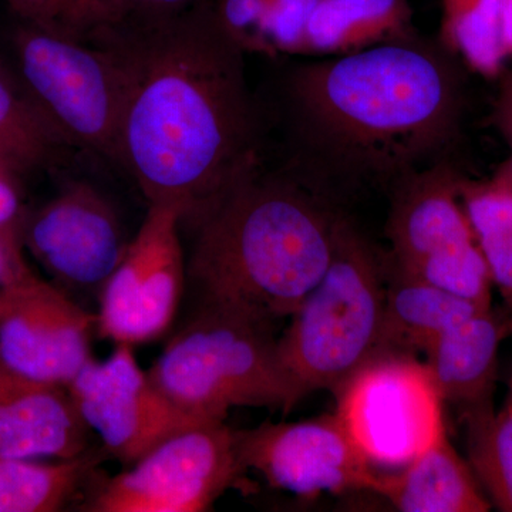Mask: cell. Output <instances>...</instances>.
I'll return each mask as SVG.
<instances>
[{"instance_id": "83f0119b", "label": "cell", "mask_w": 512, "mask_h": 512, "mask_svg": "<svg viewBox=\"0 0 512 512\" xmlns=\"http://www.w3.org/2000/svg\"><path fill=\"white\" fill-rule=\"evenodd\" d=\"M20 22L60 32L67 0H6Z\"/></svg>"}, {"instance_id": "d6986e66", "label": "cell", "mask_w": 512, "mask_h": 512, "mask_svg": "<svg viewBox=\"0 0 512 512\" xmlns=\"http://www.w3.org/2000/svg\"><path fill=\"white\" fill-rule=\"evenodd\" d=\"M376 494L403 512H487L493 505L447 436L399 474H380Z\"/></svg>"}, {"instance_id": "5bb4252c", "label": "cell", "mask_w": 512, "mask_h": 512, "mask_svg": "<svg viewBox=\"0 0 512 512\" xmlns=\"http://www.w3.org/2000/svg\"><path fill=\"white\" fill-rule=\"evenodd\" d=\"M94 332L97 313L35 272L0 288V360L20 375L67 386L92 359Z\"/></svg>"}, {"instance_id": "44dd1931", "label": "cell", "mask_w": 512, "mask_h": 512, "mask_svg": "<svg viewBox=\"0 0 512 512\" xmlns=\"http://www.w3.org/2000/svg\"><path fill=\"white\" fill-rule=\"evenodd\" d=\"M503 0H441L439 45L473 72L495 79L504 72Z\"/></svg>"}, {"instance_id": "7402d4cb", "label": "cell", "mask_w": 512, "mask_h": 512, "mask_svg": "<svg viewBox=\"0 0 512 512\" xmlns=\"http://www.w3.org/2000/svg\"><path fill=\"white\" fill-rule=\"evenodd\" d=\"M66 146L22 84L0 67V157L23 175L53 163Z\"/></svg>"}, {"instance_id": "d4e9b609", "label": "cell", "mask_w": 512, "mask_h": 512, "mask_svg": "<svg viewBox=\"0 0 512 512\" xmlns=\"http://www.w3.org/2000/svg\"><path fill=\"white\" fill-rule=\"evenodd\" d=\"M126 15L124 0H67L59 33L86 42L99 30L121 22Z\"/></svg>"}, {"instance_id": "7a4b0ae2", "label": "cell", "mask_w": 512, "mask_h": 512, "mask_svg": "<svg viewBox=\"0 0 512 512\" xmlns=\"http://www.w3.org/2000/svg\"><path fill=\"white\" fill-rule=\"evenodd\" d=\"M453 60L414 35L303 64L288 94L306 153L360 183L393 185L436 163L460 120Z\"/></svg>"}, {"instance_id": "8992f818", "label": "cell", "mask_w": 512, "mask_h": 512, "mask_svg": "<svg viewBox=\"0 0 512 512\" xmlns=\"http://www.w3.org/2000/svg\"><path fill=\"white\" fill-rule=\"evenodd\" d=\"M12 42L20 84L64 141L117 164L124 83L109 47L20 20Z\"/></svg>"}, {"instance_id": "ba28073f", "label": "cell", "mask_w": 512, "mask_h": 512, "mask_svg": "<svg viewBox=\"0 0 512 512\" xmlns=\"http://www.w3.org/2000/svg\"><path fill=\"white\" fill-rule=\"evenodd\" d=\"M245 473L235 429L207 421L164 440L123 473L97 477L77 510L208 511Z\"/></svg>"}, {"instance_id": "7c38bea8", "label": "cell", "mask_w": 512, "mask_h": 512, "mask_svg": "<svg viewBox=\"0 0 512 512\" xmlns=\"http://www.w3.org/2000/svg\"><path fill=\"white\" fill-rule=\"evenodd\" d=\"M239 460L271 487L303 498L352 491L375 493L380 484L373 464L350 439L335 414L303 421H265L235 430Z\"/></svg>"}, {"instance_id": "30bf717a", "label": "cell", "mask_w": 512, "mask_h": 512, "mask_svg": "<svg viewBox=\"0 0 512 512\" xmlns=\"http://www.w3.org/2000/svg\"><path fill=\"white\" fill-rule=\"evenodd\" d=\"M181 220L177 205H148L136 237L101 289V338L134 348L161 338L173 325L187 282Z\"/></svg>"}, {"instance_id": "d6a6232c", "label": "cell", "mask_w": 512, "mask_h": 512, "mask_svg": "<svg viewBox=\"0 0 512 512\" xmlns=\"http://www.w3.org/2000/svg\"><path fill=\"white\" fill-rule=\"evenodd\" d=\"M510 148V157H508V160L505 161L504 164H501V167L498 168L497 174H500L501 177L508 181V183L512 184V143H510Z\"/></svg>"}, {"instance_id": "9c48e42d", "label": "cell", "mask_w": 512, "mask_h": 512, "mask_svg": "<svg viewBox=\"0 0 512 512\" xmlns=\"http://www.w3.org/2000/svg\"><path fill=\"white\" fill-rule=\"evenodd\" d=\"M335 396L336 416L373 466L403 468L447 436L443 397L413 355L376 356Z\"/></svg>"}, {"instance_id": "1f68e13d", "label": "cell", "mask_w": 512, "mask_h": 512, "mask_svg": "<svg viewBox=\"0 0 512 512\" xmlns=\"http://www.w3.org/2000/svg\"><path fill=\"white\" fill-rule=\"evenodd\" d=\"M501 45L505 59H512V0H503V16H501Z\"/></svg>"}, {"instance_id": "4dcf8cb0", "label": "cell", "mask_w": 512, "mask_h": 512, "mask_svg": "<svg viewBox=\"0 0 512 512\" xmlns=\"http://www.w3.org/2000/svg\"><path fill=\"white\" fill-rule=\"evenodd\" d=\"M494 123L507 143H512V73L505 74L494 104Z\"/></svg>"}, {"instance_id": "2e32d148", "label": "cell", "mask_w": 512, "mask_h": 512, "mask_svg": "<svg viewBox=\"0 0 512 512\" xmlns=\"http://www.w3.org/2000/svg\"><path fill=\"white\" fill-rule=\"evenodd\" d=\"M507 332L508 322L493 309H483L441 333L424 350V363L444 403H453L464 414L493 407L498 349Z\"/></svg>"}, {"instance_id": "5b68a950", "label": "cell", "mask_w": 512, "mask_h": 512, "mask_svg": "<svg viewBox=\"0 0 512 512\" xmlns=\"http://www.w3.org/2000/svg\"><path fill=\"white\" fill-rule=\"evenodd\" d=\"M148 375L204 420L225 421L234 407L286 414L305 397L282 362L275 328L214 308H197Z\"/></svg>"}, {"instance_id": "ac0fdd59", "label": "cell", "mask_w": 512, "mask_h": 512, "mask_svg": "<svg viewBox=\"0 0 512 512\" xmlns=\"http://www.w3.org/2000/svg\"><path fill=\"white\" fill-rule=\"evenodd\" d=\"M384 266L383 353L424 352L441 333L488 309L403 271L387 255H384Z\"/></svg>"}, {"instance_id": "9a60e30c", "label": "cell", "mask_w": 512, "mask_h": 512, "mask_svg": "<svg viewBox=\"0 0 512 512\" xmlns=\"http://www.w3.org/2000/svg\"><path fill=\"white\" fill-rule=\"evenodd\" d=\"M89 433L66 386L0 360V458H73L89 450Z\"/></svg>"}, {"instance_id": "52a82bcc", "label": "cell", "mask_w": 512, "mask_h": 512, "mask_svg": "<svg viewBox=\"0 0 512 512\" xmlns=\"http://www.w3.org/2000/svg\"><path fill=\"white\" fill-rule=\"evenodd\" d=\"M461 178L436 161L393 184L387 256L403 271L488 308L493 281L461 204Z\"/></svg>"}, {"instance_id": "4fadbf2b", "label": "cell", "mask_w": 512, "mask_h": 512, "mask_svg": "<svg viewBox=\"0 0 512 512\" xmlns=\"http://www.w3.org/2000/svg\"><path fill=\"white\" fill-rule=\"evenodd\" d=\"M20 237L53 284L97 295L130 244L109 198L87 181L64 185L56 197L28 212Z\"/></svg>"}, {"instance_id": "f546056e", "label": "cell", "mask_w": 512, "mask_h": 512, "mask_svg": "<svg viewBox=\"0 0 512 512\" xmlns=\"http://www.w3.org/2000/svg\"><path fill=\"white\" fill-rule=\"evenodd\" d=\"M204 2L207 0H124V5H126L127 15L161 18V16L177 15Z\"/></svg>"}, {"instance_id": "e0dca14e", "label": "cell", "mask_w": 512, "mask_h": 512, "mask_svg": "<svg viewBox=\"0 0 512 512\" xmlns=\"http://www.w3.org/2000/svg\"><path fill=\"white\" fill-rule=\"evenodd\" d=\"M414 35L410 0H319L303 29L298 56L349 55Z\"/></svg>"}, {"instance_id": "4316f807", "label": "cell", "mask_w": 512, "mask_h": 512, "mask_svg": "<svg viewBox=\"0 0 512 512\" xmlns=\"http://www.w3.org/2000/svg\"><path fill=\"white\" fill-rule=\"evenodd\" d=\"M483 252L491 281L505 303L512 308V235L477 239Z\"/></svg>"}, {"instance_id": "277c9868", "label": "cell", "mask_w": 512, "mask_h": 512, "mask_svg": "<svg viewBox=\"0 0 512 512\" xmlns=\"http://www.w3.org/2000/svg\"><path fill=\"white\" fill-rule=\"evenodd\" d=\"M384 308V255L342 214L328 269L278 338L282 362L305 396L338 393L383 355Z\"/></svg>"}, {"instance_id": "6da1fadb", "label": "cell", "mask_w": 512, "mask_h": 512, "mask_svg": "<svg viewBox=\"0 0 512 512\" xmlns=\"http://www.w3.org/2000/svg\"><path fill=\"white\" fill-rule=\"evenodd\" d=\"M87 42L120 64L117 165L148 205H177L192 220L261 165L247 53L212 0L161 18L127 15Z\"/></svg>"}, {"instance_id": "3957f363", "label": "cell", "mask_w": 512, "mask_h": 512, "mask_svg": "<svg viewBox=\"0 0 512 512\" xmlns=\"http://www.w3.org/2000/svg\"><path fill=\"white\" fill-rule=\"evenodd\" d=\"M342 212L312 185L264 174L261 165L198 217L187 281L197 308L276 328L318 285L335 249Z\"/></svg>"}, {"instance_id": "e575fe53", "label": "cell", "mask_w": 512, "mask_h": 512, "mask_svg": "<svg viewBox=\"0 0 512 512\" xmlns=\"http://www.w3.org/2000/svg\"><path fill=\"white\" fill-rule=\"evenodd\" d=\"M510 397H512V375L510 380Z\"/></svg>"}, {"instance_id": "cb8c5ba5", "label": "cell", "mask_w": 512, "mask_h": 512, "mask_svg": "<svg viewBox=\"0 0 512 512\" xmlns=\"http://www.w3.org/2000/svg\"><path fill=\"white\" fill-rule=\"evenodd\" d=\"M460 200L477 239L512 235V184L500 174L484 181L461 178Z\"/></svg>"}, {"instance_id": "484cf974", "label": "cell", "mask_w": 512, "mask_h": 512, "mask_svg": "<svg viewBox=\"0 0 512 512\" xmlns=\"http://www.w3.org/2000/svg\"><path fill=\"white\" fill-rule=\"evenodd\" d=\"M22 174L0 157V235L22 241L26 211L23 204Z\"/></svg>"}, {"instance_id": "603a6c76", "label": "cell", "mask_w": 512, "mask_h": 512, "mask_svg": "<svg viewBox=\"0 0 512 512\" xmlns=\"http://www.w3.org/2000/svg\"><path fill=\"white\" fill-rule=\"evenodd\" d=\"M464 419L471 470L495 507L512 512V397L498 413L488 407Z\"/></svg>"}, {"instance_id": "836d02e7", "label": "cell", "mask_w": 512, "mask_h": 512, "mask_svg": "<svg viewBox=\"0 0 512 512\" xmlns=\"http://www.w3.org/2000/svg\"><path fill=\"white\" fill-rule=\"evenodd\" d=\"M508 332L512 333V320L508 322Z\"/></svg>"}, {"instance_id": "8fae6325", "label": "cell", "mask_w": 512, "mask_h": 512, "mask_svg": "<svg viewBox=\"0 0 512 512\" xmlns=\"http://www.w3.org/2000/svg\"><path fill=\"white\" fill-rule=\"evenodd\" d=\"M133 349L116 345L103 362L92 357L66 386L84 424L126 467L175 434L215 421L192 416L168 399L138 365Z\"/></svg>"}, {"instance_id": "ffe728a7", "label": "cell", "mask_w": 512, "mask_h": 512, "mask_svg": "<svg viewBox=\"0 0 512 512\" xmlns=\"http://www.w3.org/2000/svg\"><path fill=\"white\" fill-rule=\"evenodd\" d=\"M104 448L43 463L39 458H0V512H57L86 495L97 468L109 458Z\"/></svg>"}, {"instance_id": "f1b7e54d", "label": "cell", "mask_w": 512, "mask_h": 512, "mask_svg": "<svg viewBox=\"0 0 512 512\" xmlns=\"http://www.w3.org/2000/svg\"><path fill=\"white\" fill-rule=\"evenodd\" d=\"M33 271L25 259L22 241L0 235V288L28 278Z\"/></svg>"}]
</instances>
